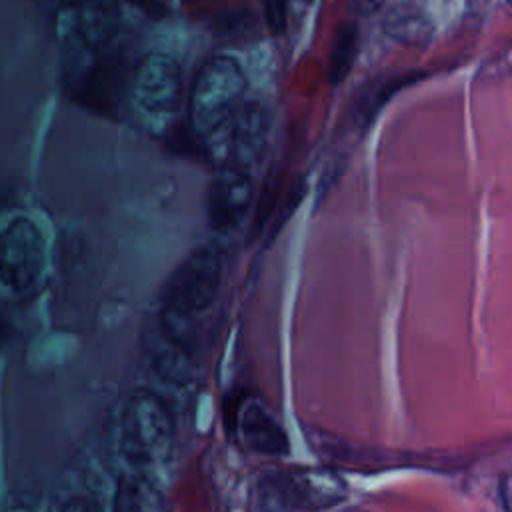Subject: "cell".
Instances as JSON below:
<instances>
[{
  "instance_id": "6da1fadb",
  "label": "cell",
  "mask_w": 512,
  "mask_h": 512,
  "mask_svg": "<svg viewBox=\"0 0 512 512\" xmlns=\"http://www.w3.org/2000/svg\"><path fill=\"white\" fill-rule=\"evenodd\" d=\"M246 90V76L232 56L210 58L196 74L190 92V128L208 146L216 138L232 134L238 102Z\"/></svg>"
},
{
  "instance_id": "7a4b0ae2",
  "label": "cell",
  "mask_w": 512,
  "mask_h": 512,
  "mask_svg": "<svg viewBox=\"0 0 512 512\" xmlns=\"http://www.w3.org/2000/svg\"><path fill=\"white\" fill-rule=\"evenodd\" d=\"M174 440V416L166 402L150 392L136 390L128 396L120 418V452L134 468L162 462Z\"/></svg>"
},
{
  "instance_id": "3957f363",
  "label": "cell",
  "mask_w": 512,
  "mask_h": 512,
  "mask_svg": "<svg viewBox=\"0 0 512 512\" xmlns=\"http://www.w3.org/2000/svg\"><path fill=\"white\" fill-rule=\"evenodd\" d=\"M264 512H320L346 500V482L324 466H292L260 482Z\"/></svg>"
},
{
  "instance_id": "277c9868",
  "label": "cell",
  "mask_w": 512,
  "mask_h": 512,
  "mask_svg": "<svg viewBox=\"0 0 512 512\" xmlns=\"http://www.w3.org/2000/svg\"><path fill=\"white\" fill-rule=\"evenodd\" d=\"M222 280V254L216 246L192 252L172 274L164 292V310L196 316L216 298Z\"/></svg>"
},
{
  "instance_id": "5b68a950",
  "label": "cell",
  "mask_w": 512,
  "mask_h": 512,
  "mask_svg": "<svg viewBox=\"0 0 512 512\" xmlns=\"http://www.w3.org/2000/svg\"><path fill=\"white\" fill-rule=\"evenodd\" d=\"M46 268V242L40 228L28 218H14L2 234L0 274L12 292L30 290Z\"/></svg>"
},
{
  "instance_id": "8992f818",
  "label": "cell",
  "mask_w": 512,
  "mask_h": 512,
  "mask_svg": "<svg viewBox=\"0 0 512 512\" xmlns=\"http://www.w3.org/2000/svg\"><path fill=\"white\" fill-rule=\"evenodd\" d=\"M132 102L148 116H170L180 106L182 72L178 62L164 52L144 56L132 76Z\"/></svg>"
},
{
  "instance_id": "52a82bcc",
  "label": "cell",
  "mask_w": 512,
  "mask_h": 512,
  "mask_svg": "<svg viewBox=\"0 0 512 512\" xmlns=\"http://www.w3.org/2000/svg\"><path fill=\"white\" fill-rule=\"evenodd\" d=\"M254 196L250 172L226 166L212 180L208 190V220L216 230H228L240 222Z\"/></svg>"
},
{
  "instance_id": "ba28073f",
  "label": "cell",
  "mask_w": 512,
  "mask_h": 512,
  "mask_svg": "<svg viewBox=\"0 0 512 512\" xmlns=\"http://www.w3.org/2000/svg\"><path fill=\"white\" fill-rule=\"evenodd\" d=\"M226 424L228 430L236 432L240 442L252 452L264 456H284L290 450L284 428L256 402H246L234 414H228Z\"/></svg>"
},
{
  "instance_id": "9c48e42d",
  "label": "cell",
  "mask_w": 512,
  "mask_h": 512,
  "mask_svg": "<svg viewBox=\"0 0 512 512\" xmlns=\"http://www.w3.org/2000/svg\"><path fill=\"white\" fill-rule=\"evenodd\" d=\"M268 132L270 120L268 112L260 102H246L234 122L230 134V158L232 166L250 172L262 156L266 154L268 146Z\"/></svg>"
},
{
  "instance_id": "30bf717a",
  "label": "cell",
  "mask_w": 512,
  "mask_h": 512,
  "mask_svg": "<svg viewBox=\"0 0 512 512\" xmlns=\"http://www.w3.org/2000/svg\"><path fill=\"white\" fill-rule=\"evenodd\" d=\"M146 352L148 358L164 380L184 386L194 376V362H192V348L172 334H168L162 324L146 334Z\"/></svg>"
},
{
  "instance_id": "8fae6325",
  "label": "cell",
  "mask_w": 512,
  "mask_h": 512,
  "mask_svg": "<svg viewBox=\"0 0 512 512\" xmlns=\"http://www.w3.org/2000/svg\"><path fill=\"white\" fill-rule=\"evenodd\" d=\"M112 512H170V508L154 476L146 468H136L116 482Z\"/></svg>"
},
{
  "instance_id": "7c38bea8",
  "label": "cell",
  "mask_w": 512,
  "mask_h": 512,
  "mask_svg": "<svg viewBox=\"0 0 512 512\" xmlns=\"http://www.w3.org/2000/svg\"><path fill=\"white\" fill-rule=\"evenodd\" d=\"M76 6V30L82 44L92 52L106 48L120 28L118 0H80Z\"/></svg>"
},
{
  "instance_id": "4fadbf2b",
  "label": "cell",
  "mask_w": 512,
  "mask_h": 512,
  "mask_svg": "<svg viewBox=\"0 0 512 512\" xmlns=\"http://www.w3.org/2000/svg\"><path fill=\"white\" fill-rule=\"evenodd\" d=\"M382 30L388 38L408 46H426L434 36L430 16L412 2H400L388 8L382 20Z\"/></svg>"
},
{
  "instance_id": "5bb4252c",
  "label": "cell",
  "mask_w": 512,
  "mask_h": 512,
  "mask_svg": "<svg viewBox=\"0 0 512 512\" xmlns=\"http://www.w3.org/2000/svg\"><path fill=\"white\" fill-rule=\"evenodd\" d=\"M418 80L416 74L408 76H396V78H386L380 84H374L366 90H362L356 100L352 102V124L358 126L360 130H366L372 122V118L378 114V110L384 106V102L390 100L394 92H398L402 86Z\"/></svg>"
},
{
  "instance_id": "9a60e30c",
  "label": "cell",
  "mask_w": 512,
  "mask_h": 512,
  "mask_svg": "<svg viewBox=\"0 0 512 512\" xmlns=\"http://www.w3.org/2000/svg\"><path fill=\"white\" fill-rule=\"evenodd\" d=\"M358 38V24L354 20H344L336 28L328 60V80L332 86L348 76L358 52Z\"/></svg>"
},
{
  "instance_id": "2e32d148",
  "label": "cell",
  "mask_w": 512,
  "mask_h": 512,
  "mask_svg": "<svg viewBox=\"0 0 512 512\" xmlns=\"http://www.w3.org/2000/svg\"><path fill=\"white\" fill-rule=\"evenodd\" d=\"M276 200H278V180L276 176L270 172L268 178L264 180L260 194H258V206H256V214L252 218L250 230H248V244L260 236V232L264 230L266 222L270 216H274V208H276Z\"/></svg>"
},
{
  "instance_id": "e0dca14e",
  "label": "cell",
  "mask_w": 512,
  "mask_h": 512,
  "mask_svg": "<svg viewBox=\"0 0 512 512\" xmlns=\"http://www.w3.org/2000/svg\"><path fill=\"white\" fill-rule=\"evenodd\" d=\"M304 194H306V184H304L302 178H296V180L290 184V190H288V194H286V200L282 202V206L278 208V212L272 216V228H270V232H268V240H266V242H270V240H274V238L278 236V232L282 230V226L286 224V220L294 214V210H296L298 204L302 202Z\"/></svg>"
},
{
  "instance_id": "ac0fdd59",
  "label": "cell",
  "mask_w": 512,
  "mask_h": 512,
  "mask_svg": "<svg viewBox=\"0 0 512 512\" xmlns=\"http://www.w3.org/2000/svg\"><path fill=\"white\" fill-rule=\"evenodd\" d=\"M260 2H262V14H264L268 30L274 36H282L286 30V22H288L286 0H260Z\"/></svg>"
},
{
  "instance_id": "d6986e66",
  "label": "cell",
  "mask_w": 512,
  "mask_h": 512,
  "mask_svg": "<svg viewBox=\"0 0 512 512\" xmlns=\"http://www.w3.org/2000/svg\"><path fill=\"white\" fill-rule=\"evenodd\" d=\"M52 512H102L100 506L86 496H70L54 506Z\"/></svg>"
},
{
  "instance_id": "ffe728a7",
  "label": "cell",
  "mask_w": 512,
  "mask_h": 512,
  "mask_svg": "<svg viewBox=\"0 0 512 512\" xmlns=\"http://www.w3.org/2000/svg\"><path fill=\"white\" fill-rule=\"evenodd\" d=\"M348 4H350L354 14H358V16H372V14H376L382 8L384 0H348Z\"/></svg>"
},
{
  "instance_id": "44dd1931",
  "label": "cell",
  "mask_w": 512,
  "mask_h": 512,
  "mask_svg": "<svg viewBox=\"0 0 512 512\" xmlns=\"http://www.w3.org/2000/svg\"><path fill=\"white\" fill-rule=\"evenodd\" d=\"M500 496H502L504 512H512V472L502 476V480H500Z\"/></svg>"
},
{
  "instance_id": "7402d4cb",
  "label": "cell",
  "mask_w": 512,
  "mask_h": 512,
  "mask_svg": "<svg viewBox=\"0 0 512 512\" xmlns=\"http://www.w3.org/2000/svg\"><path fill=\"white\" fill-rule=\"evenodd\" d=\"M134 2H138V4L142 6V10H146V12L154 14V16L164 14V4H162V0H134Z\"/></svg>"
},
{
  "instance_id": "603a6c76",
  "label": "cell",
  "mask_w": 512,
  "mask_h": 512,
  "mask_svg": "<svg viewBox=\"0 0 512 512\" xmlns=\"http://www.w3.org/2000/svg\"><path fill=\"white\" fill-rule=\"evenodd\" d=\"M62 2H66V4H78L80 0H62Z\"/></svg>"
},
{
  "instance_id": "cb8c5ba5",
  "label": "cell",
  "mask_w": 512,
  "mask_h": 512,
  "mask_svg": "<svg viewBox=\"0 0 512 512\" xmlns=\"http://www.w3.org/2000/svg\"><path fill=\"white\" fill-rule=\"evenodd\" d=\"M508 2H510V4H512V0H508Z\"/></svg>"
},
{
  "instance_id": "d4e9b609",
  "label": "cell",
  "mask_w": 512,
  "mask_h": 512,
  "mask_svg": "<svg viewBox=\"0 0 512 512\" xmlns=\"http://www.w3.org/2000/svg\"><path fill=\"white\" fill-rule=\"evenodd\" d=\"M306 2H308V0H306Z\"/></svg>"
}]
</instances>
